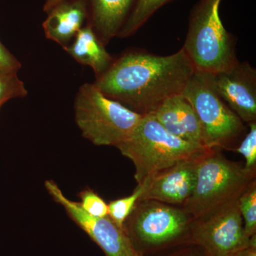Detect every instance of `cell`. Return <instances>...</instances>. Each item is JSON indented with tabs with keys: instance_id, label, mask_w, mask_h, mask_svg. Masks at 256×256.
Returning <instances> with one entry per match:
<instances>
[{
	"instance_id": "6da1fadb",
	"label": "cell",
	"mask_w": 256,
	"mask_h": 256,
	"mask_svg": "<svg viewBox=\"0 0 256 256\" xmlns=\"http://www.w3.org/2000/svg\"><path fill=\"white\" fill-rule=\"evenodd\" d=\"M195 72L183 48L170 56L131 50L114 60L94 84L109 98L146 116L182 94Z\"/></svg>"
},
{
	"instance_id": "7a4b0ae2",
	"label": "cell",
	"mask_w": 256,
	"mask_h": 256,
	"mask_svg": "<svg viewBox=\"0 0 256 256\" xmlns=\"http://www.w3.org/2000/svg\"><path fill=\"white\" fill-rule=\"evenodd\" d=\"M116 148L134 164L138 185H144L180 162L201 156L210 150L171 134L152 114L143 116L130 136Z\"/></svg>"
},
{
	"instance_id": "3957f363",
	"label": "cell",
	"mask_w": 256,
	"mask_h": 256,
	"mask_svg": "<svg viewBox=\"0 0 256 256\" xmlns=\"http://www.w3.org/2000/svg\"><path fill=\"white\" fill-rule=\"evenodd\" d=\"M220 150L210 149L198 162L193 194L182 205L193 220L238 202L256 180V171L226 159Z\"/></svg>"
},
{
	"instance_id": "277c9868",
	"label": "cell",
	"mask_w": 256,
	"mask_h": 256,
	"mask_svg": "<svg viewBox=\"0 0 256 256\" xmlns=\"http://www.w3.org/2000/svg\"><path fill=\"white\" fill-rule=\"evenodd\" d=\"M222 0H200L190 16L183 50L196 70L216 74L239 60L235 40L224 28L220 15Z\"/></svg>"
},
{
	"instance_id": "5b68a950",
	"label": "cell",
	"mask_w": 256,
	"mask_h": 256,
	"mask_svg": "<svg viewBox=\"0 0 256 256\" xmlns=\"http://www.w3.org/2000/svg\"><path fill=\"white\" fill-rule=\"evenodd\" d=\"M74 109L76 122L82 136L97 146L117 148L130 136L143 117L108 98L94 84L80 86Z\"/></svg>"
},
{
	"instance_id": "8992f818",
	"label": "cell",
	"mask_w": 256,
	"mask_h": 256,
	"mask_svg": "<svg viewBox=\"0 0 256 256\" xmlns=\"http://www.w3.org/2000/svg\"><path fill=\"white\" fill-rule=\"evenodd\" d=\"M182 95L196 112L208 149H232L246 132L244 122L217 92L214 74L196 70Z\"/></svg>"
},
{
	"instance_id": "52a82bcc",
	"label": "cell",
	"mask_w": 256,
	"mask_h": 256,
	"mask_svg": "<svg viewBox=\"0 0 256 256\" xmlns=\"http://www.w3.org/2000/svg\"><path fill=\"white\" fill-rule=\"evenodd\" d=\"M193 218L183 210L156 201L138 202L124 224L131 240L148 246L174 242L190 228Z\"/></svg>"
},
{
	"instance_id": "ba28073f",
	"label": "cell",
	"mask_w": 256,
	"mask_h": 256,
	"mask_svg": "<svg viewBox=\"0 0 256 256\" xmlns=\"http://www.w3.org/2000/svg\"><path fill=\"white\" fill-rule=\"evenodd\" d=\"M190 234L206 256H233L256 244V236L249 238L246 234L238 202L193 220Z\"/></svg>"
},
{
	"instance_id": "9c48e42d",
	"label": "cell",
	"mask_w": 256,
	"mask_h": 256,
	"mask_svg": "<svg viewBox=\"0 0 256 256\" xmlns=\"http://www.w3.org/2000/svg\"><path fill=\"white\" fill-rule=\"evenodd\" d=\"M45 188L56 203L65 208L68 216L102 249L106 256H134L136 250L124 228H120L109 216L97 218L84 212L80 203L65 196L53 180L45 182Z\"/></svg>"
},
{
	"instance_id": "30bf717a",
	"label": "cell",
	"mask_w": 256,
	"mask_h": 256,
	"mask_svg": "<svg viewBox=\"0 0 256 256\" xmlns=\"http://www.w3.org/2000/svg\"><path fill=\"white\" fill-rule=\"evenodd\" d=\"M214 75L217 92L228 107L248 124L256 122V70L240 62Z\"/></svg>"
},
{
	"instance_id": "8fae6325",
	"label": "cell",
	"mask_w": 256,
	"mask_h": 256,
	"mask_svg": "<svg viewBox=\"0 0 256 256\" xmlns=\"http://www.w3.org/2000/svg\"><path fill=\"white\" fill-rule=\"evenodd\" d=\"M204 154L180 162L151 178L144 184L139 202L156 201L182 206L193 194L198 162Z\"/></svg>"
},
{
	"instance_id": "7c38bea8",
	"label": "cell",
	"mask_w": 256,
	"mask_h": 256,
	"mask_svg": "<svg viewBox=\"0 0 256 256\" xmlns=\"http://www.w3.org/2000/svg\"><path fill=\"white\" fill-rule=\"evenodd\" d=\"M152 114L171 134L186 142L206 148L198 117L182 94L170 98Z\"/></svg>"
},
{
	"instance_id": "4fadbf2b",
	"label": "cell",
	"mask_w": 256,
	"mask_h": 256,
	"mask_svg": "<svg viewBox=\"0 0 256 256\" xmlns=\"http://www.w3.org/2000/svg\"><path fill=\"white\" fill-rule=\"evenodd\" d=\"M48 14L43 24L46 38L63 47L68 46L88 18L87 0H66Z\"/></svg>"
},
{
	"instance_id": "5bb4252c",
	"label": "cell",
	"mask_w": 256,
	"mask_h": 256,
	"mask_svg": "<svg viewBox=\"0 0 256 256\" xmlns=\"http://www.w3.org/2000/svg\"><path fill=\"white\" fill-rule=\"evenodd\" d=\"M136 0H87L88 24L105 46L118 36Z\"/></svg>"
},
{
	"instance_id": "9a60e30c",
	"label": "cell",
	"mask_w": 256,
	"mask_h": 256,
	"mask_svg": "<svg viewBox=\"0 0 256 256\" xmlns=\"http://www.w3.org/2000/svg\"><path fill=\"white\" fill-rule=\"evenodd\" d=\"M64 48L79 64L90 66L96 78L105 74L114 60L88 24Z\"/></svg>"
},
{
	"instance_id": "2e32d148",
	"label": "cell",
	"mask_w": 256,
	"mask_h": 256,
	"mask_svg": "<svg viewBox=\"0 0 256 256\" xmlns=\"http://www.w3.org/2000/svg\"><path fill=\"white\" fill-rule=\"evenodd\" d=\"M171 1L172 0H136L118 36L127 38L134 35L156 11Z\"/></svg>"
},
{
	"instance_id": "e0dca14e",
	"label": "cell",
	"mask_w": 256,
	"mask_h": 256,
	"mask_svg": "<svg viewBox=\"0 0 256 256\" xmlns=\"http://www.w3.org/2000/svg\"><path fill=\"white\" fill-rule=\"evenodd\" d=\"M144 190V185H138L132 194L109 204V218L120 228L124 229V224L139 202Z\"/></svg>"
},
{
	"instance_id": "ac0fdd59",
	"label": "cell",
	"mask_w": 256,
	"mask_h": 256,
	"mask_svg": "<svg viewBox=\"0 0 256 256\" xmlns=\"http://www.w3.org/2000/svg\"><path fill=\"white\" fill-rule=\"evenodd\" d=\"M238 204L246 234L249 238H252L255 236L256 232V180L250 184L246 191L239 198Z\"/></svg>"
},
{
	"instance_id": "d6986e66",
	"label": "cell",
	"mask_w": 256,
	"mask_h": 256,
	"mask_svg": "<svg viewBox=\"0 0 256 256\" xmlns=\"http://www.w3.org/2000/svg\"><path fill=\"white\" fill-rule=\"evenodd\" d=\"M28 95V90L18 78V72L0 70V110L11 99L25 98Z\"/></svg>"
},
{
	"instance_id": "ffe728a7",
	"label": "cell",
	"mask_w": 256,
	"mask_h": 256,
	"mask_svg": "<svg viewBox=\"0 0 256 256\" xmlns=\"http://www.w3.org/2000/svg\"><path fill=\"white\" fill-rule=\"evenodd\" d=\"M80 206L88 214L97 218L108 216V204L96 192L85 188L78 194Z\"/></svg>"
},
{
	"instance_id": "44dd1931",
	"label": "cell",
	"mask_w": 256,
	"mask_h": 256,
	"mask_svg": "<svg viewBox=\"0 0 256 256\" xmlns=\"http://www.w3.org/2000/svg\"><path fill=\"white\" fill-rule=\"evenodd\" d=\"M249 132L246 134L235 151L242 154L246 160V169L256 170V122L248 124Z\"/></svg>"
},
{
	"instance_id": "7402d4cb",
	"label": "cell",
	"mask_w": 256,
	"mask_h": 256,
	"mask_svg": "<svg viewBox=\"0 0 256 256\" xmlns=\"http://www.w3.org/2000/svg\"><path fill=\"white\" fill-rule=\"evenodd\" d=\"M21 68L20 62L0 42V70L18 72Z\"/></svg>"
},
{
	"instance_id": "603a6c76",
	"label": "cell",
	"mask_w": 256,
	"mask_h": 256,
	"mask_svg": "<svg viewBox=\"0 0 256 256\" xmlns=\"http://www.w3.org/2000/svg\"><path fill=\"white\" fill-rule=\"evenodd\" d=\"M233 256H256V244L240 250Z\"/></svg>"
},
{
	"instance_id": "cb8c5ba5",
	"label": "cell",
	"mask_w": 256,
	"mask_h": 256,
	"mask_svg": "<svg viewBox=\"0 0 256 256\" xmlns=\"http://www.w3.org/2000/svg\"><path fill=\"white\" fill-rule=\"evenodd\" d=\"M64 1H66V0H46L44 6V11L46 13L50 12V10L55 8L56 5L63 2Z\"/></svg>"
},
{
	"instance_id": "d4e9b609",
	"label": "cell",
	"mask_w": 256,
	"mask_h": 256,
	"mask_svg": "<svg viewBox=\"0 0 256 256\" xmlns=\"http://www.w3.org/2000/svg\"><path fill=\"white\" fill-rule=\"evenodd\" d=\"M178 256H202L200 254H195V252H186V254H182ZM206 256V255H205Z\"/></svg>"
},
{
	"instance_id": "484cf974",
	"label": "cell",
	"mask_w": 256,
	"mask_h": 256,
	"mask_svg": "<svg viewBox=\"0 0 256 256\" xmlns=\"http://www.w3.org/2000/svg\"><path fill=\"white\" fill-rule=\"evenodd\" d=\"M134 256H143L142 254H140V252H137L136 250V254H134Z\"/></svg>"
}]
</instances>
